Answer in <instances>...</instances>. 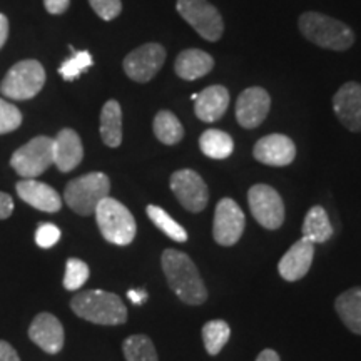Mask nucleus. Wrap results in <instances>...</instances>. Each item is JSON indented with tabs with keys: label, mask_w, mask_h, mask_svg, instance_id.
Masks as SVG:
<instances>
[{
	"label": "nucleus",
	"mask_w": 361,
	"mask_h": 361,
	"mask_svg": "<svg viewBox=\"0 0 361 361\" xmlns=\"http://www.w3.org/2000/svg\"><path fill=\"white\" fill-rule=\"evenodd\" d=\"M111 180L104 173H89L72 179L66 186L64 201L74 213L90 216L96 213L104 197L109 196Z\"/></svg>",
	"instance_id": "39448f33"
},
{
	"label": "nucleus",
	"mask_w": 361,
	"mask_h": 361,
	"mask_svg": "<svg viewBox=\"0 0 361 361\" xmlns=\"http://www.w3.org/2000/svg\"><path fill=\"white\" fill-rule=\"evenodd\" d=\"M0 361H20L17 351L12 348L11 343L0 340Z\"/></svg>",
	"instance_id": "e433bc0d"
},
{
	"label": "nucleus",
	"mask_w": 361,
	"mask_h": 361,
	"mask_svg": "<svg viewBox=\"0 0 361 361\" xmlns=\"http://www.w3.org/2000/svg\"><path fill=\"white\" fill-rule=\"evenodd\" d=\"M89 4L102 20H114L123 11L121 0H89Z\"/></svg>",
	"instance_id": "473e14b6"
},
{
	"label": "nucleus",
	"mask_w": 361,
	"mask_h": 361,
	"mask_svg": "<svg viewBox=\"0 0 361 361\" xmlns=\"http://www.w3.org/2000/svg\"><path fill=\"white\" fill-rule=\"evenodd\" d=\"M154 134L162 144L174 146L183 141L184 128L171 111H159L154 117Z\"/></svg>",
	"instance_id": "a878e982"
},
{
	"label": "nucleus",
	"mask_w": 361,
	"mask_h": 361,
	"mask_svg": "<svg viewBox=\"0 0 361 361\" xmlns=\"http://www.w3.org/2000/svg\"><path fill=\"white\" fill-rule=\"evenodd\" d=\"M298 25H300L301 34L310 42L328 49V51H348L355 44V32L345 22L323 16V13L305 12L300 17Z\"/></svg>",
	"instance_id": "7ed1b4c3"
},
{
	"label": "nucleus",
	"mask_w": 361,
	"mask_h": 361,
	"mask_svg": "<svg viewBox=\"0 0 361 361\" xmlns=\"http://www.w3.org/2000/svg\"><path fill=\"white\" fill-rule=\"evenodd\" d=\"M333 109L346 129L361 133V84H343L333 97Z\"/></svg>",
	"instance_id": "2eb2a0df"
},
{
	"label": "nucleus",
	"mask_w": 361,
	"mask_h": 361,
	"mask_svg": "<svg viewBox=\"0 0 361 361\" xmlns=\"http://www.w3.org/2000/svg\"><path fill=\"white\" fill-rule=\"evenodd\" d=\"M333 236V226L328 213L322 206H313L306 214L303 223V238L313 243H326Z\"/></svg>",
	"instance_id": "b1692460"
},
{
	"label": "nucleus",
	"mask_w": 361,
	"mask_h": 361,
	"mask_svg": "<svg viewBox=\"0 0 361 361\" xmlns=\"http://www.w3.org/2000/svg\"><path fill=\"white\" fill-rule=\"evenodd\" d=\"M59 239H61V229L51 223L40 224L37 228V233H35V243H37V246L44 247V250L56 246Z\"/></svg>",
	"instance_id": "72a5a7b5"
},
{
	"label": "nucleus",
	"mask_w": 361,
	"mask_h": 361,
	"mask_svg": "<svg viewBox=\"0 0 361 361\" xmlns=\"http://www.w3.org/2000/svg\"><path fill=\"white\" fill-rule=\"evenodd\" d=\"M22 124V114L16 106L0 97V134L12 133Z\"/></svg>",
	"instance_id": "2f4dec72"
},
{
	"label": "nucleus",
	"mask_w": 361,
	"mask_h": 361,
	"mask_svg": "<svg viewBox=\"0 0 361 361\" xmlns=\"http://www.w3.org/2000/svg\"><path fill=\"white\" fill-rule=\"evenodd\" d=\"M8 37V20L4 13H0V49L4 47Z\"/></svg>",
	"instance_id": "4c0bfd02"
},
{
	"label": "nucleus",
	"mask_w": 361,
	"mask_h": 361,
	"mask_svg": "<svg viewBox=\"0 0 361 361\" xmlns=\"http://www.w3.org/2000/svg\"><path fill=\"white\" fill-rule=\"evenodd\" d=\"M147 216L149 219L154 223L157 228L161 229L162 233L166 234V236L173 239V241H178V243H186L188 241V233L186 229L180 226L178 221H174L171 216L166 213L164 209L159 206H147Z\"/></svg>",
	"instance_id": "c85d7f7f"
},
{
	"label": "nucleus",
	"mask_w": 361,
	"mask_h": 361,
	"mask_svg": "<svg viewBox=\"0 0 361 361\" xmlns=\"http://www.w3.org/2000/svg\"><path fill=\"white\" fill-rule=\"evenodd\" d=\"M84 147L79 134L74 129H62L54 139V164L61 173H71L80 164Z\"/></svg>",
	"instance_id": "6ab92c4d"
},
{
	"label": "nucleus",
	"mask_w": 361,
	"mask_h": 361,
	"mask_svg": "<svg viewBox=\"0 0 361 361\" xmlns=\"http://www.w3.org/2000/svg\"><path fill=\"white\" fill-rule=\"evenodd\" d=\"M256 361H281V360H279V355L274 350H263L258 355Z\"/></svg>",
	"instance_id": "ea45409f"
},
{
	"label": "nucleus",
	"mask_w": 361,
	"mask_h": 361,
	"mask_svg": "<svg viewBox=\"0 0 361 361\" xmlns=\"http://www.w3.org/2000/svg\"><path fill=\"white\" fill-rule=\"evenodd\" d=\"M200 147L202 154L211 159H226L233 154L234 142L228 133L219 129H207L201 134Z\"/></svg>",
	"instance_id": "393cba45"
},
{
	"label": "nucleus",
	"mask_w": 361,
	"mask_h": 361,
	"mask_svg": "<svg viewBox=\"0 0 361 361\" xmlns=\"http://www.w3.org/2000/svg\"><path fill=\"white\" fill-rule=\"evenodd\" d=\"M314 258V245L308 239L301 238L296 241L290 250L284 252V256L279 261L278 271L283 279L286 281H298L303 276H306L311 268Z\"/></svg>",
	"instance_id": "f3484780"
},
{
	"label": "nucleus",
	"mask_w": 361,
	"mask_h": 361,
	"mask_svg": "<svg viewBox=\"0 0 361 361\" xmlns=\"http://www.w3.org/2000/svg\"><path fill=\"white\" fill-rule=\"evenodd\" d=\"M246 218L234 200L224 197L218 202L214 213L213 236L221 246H234L245 233Z\"/></svg>",
	"instance_id": "9d476101"
},
{
	"label": "nucleus",
	"mask_w": 361,
	"mask_h": 361,
	"mask_svg": "<svg viewBox=\"0 0 361 361\" xmlns=\"http://www.w3.org/2000/svg\"><path fill=\"white\" fill-rule=\"evenodd\" d=\"M128 298H129L130 301H133L134 305H142L144 301L147 300V293L144 291V290H139V291L130 290V291L128 293Z\"/></svg>",
	"instance_id": "58836bf2"
},
{
	"label": "nucleus",
	"mask_w": 361,
	"mask_h": 361,
	"mask_svg": "<svg viewBox=\"0 0 361 361\" xmlns=\"http://www.w3.org/2000/svg\"><path fill=\"white\" fill-rule=\"evenodd\" d=\"M101 137L106 146L119 147L123 142V111L117 101H107L101 112Z\"/></svg>",
	"instance_id": "5701e85b"
},
{
	"label": "nucleus",
	"mask_w": 361,
	"mask_h": 361,
	"mask_svg": "<svg viewBox=\"0 0 361 361\" xmlns=\"http://www.w3.org/2000/svg\"><path fill=\"white\" fill-rule=\"evenodd\" d=\"M179 16L201 35L202 39L216 42L224 32V22L221 13L207 0H178L176 4Z\"/></svg>",
	"instance_id": "6e6552de"
},
{
	"label": "nucleus",
	"mask_w": 361,
	"mask_h": 361,
	"mask_svg": "<svg viewBox=\"0 0 361 361\" xmlns=\"http://www.w3.org/2000/svg\"><path fill=\"white\" fill-rule=\"evenodd\" d=\"M214 67V59L200 49H186L176 59L174 71L178 78L184 80H196L209 74Z\"/></svg>",
	"instance_id": "412c9836"
},
{
	"label": "nucleus",
	"mask_w": 361,
	"mask_h": 361,
	"mask_svg": "<svg viewBox=\"0 0 361 361\" xmlns=\"http://www.w3.org/2000/svg\"><path fill=\"white\" fill-rule=\"evenodd\" d=\"M11 164L17 174L35 179L54 164V139L39 135L12 154Z\"/></svg>",
	"instance_id": "0eeeda50"
},
{
	"label": "nucleus",
	"mask_w": 361,
	"mask_h": 361,
	"mask_svg": "<svg viewBox=\"0 0 361 361\" xmlns=\"http://www.w3.org/2000/svg\"><path fill=\"white\" fill-rule=\"evenodd\" d=\"M171 189L180 206L191 213H201L209 201V191L204 179L192 169L176 171L171 176Z\"/></svg>",
	"instance_id": "9b49d317"
},
{
	"label": "nucleus",
	"mask_w": 361,
	"mask_h": 361,
	"mask_svg": "<svg viewBox=\"0 0 361 361\" xmlns=\"http://www.w3.org/2000/svg\"><path fill=\"white\" fill-rule=\"evenodd\" d=\"M17 194L20 200L44 213H57L62 207V200L56 189L35 179H24L17 183Z\"/></svg>",
	"instance_id": "a211bd4d"
},
{
	"label": "nucleus",
	"mask_w": 361,
	"mask_h": 361,
	"mask_svg": "<svg viewBox=\"0 0 361 361\" xmlns=\"http://www.w3.org/2000/svg\"><path fill=\"white\" fill-rule=\"evenodd\" d=\"M252 154L266 166L283 168V166H290L295 161L296 147L288 135L269 134L256 142Z\"/></svg>",
	"instance_id": "4468645a"
},
{
	"label": "nucleus",
	"mask_w": 361,
	"mask_h": 361,
	"mask_svg": "<svg viewBox=\"0 0 361 361\" xmlns=\"http://www.w3.org/2000/svg\"><path fill=\"white\" fill-rule=\"evenodd\" d=\"M29 338L45 353L57 355L64 348V326L54 314L40 313L30 324Z\"/></svg>",
	"instance_id": "dca6fc26"
},
{
	"label": "nucleus",
	"mask_w": 361,
	"mask_h": 361,
	"mask_svg": "<svg viewBox=\"0 0 361 361\" xmlns=\"http://www.w3.org/2000/svg\"><path fill=\"white\" fill-rule=\"evenodd\" d=\"M162 271L171 290L183 303L200 306L207 300V290L200 271L186 252L166 250L162 252Z\"/></svg>",
	"instance_id": "f257e3e1"
},
{
	"label": "nucleus",
	"mask_w": 361,
	"mask_h": 361,
	"mask_svg": "<svg viewBox=\"0 0 361 361\" xmlns=\"http://www.w3.org/2000/svg\"><path fill=\"white\" fill-rule=\"evenodd\" d=\"M229 336H231V328L223 319H213L202 326V341H204V348L211 356L221 353Z\"/></svg>",
	"instance_id": "bb28decb"
},
{
	"label": "nucleus",
	"mask_w": 361,
	"mask_h": 361,
	"mask_svg": "<svg viewBox=\"0 0 361 361\" xmlns=\"http://www.w3.org/2000/svg\"><path fill=\"white\" fill-rule=\"evenodd\" d=\"M89 279V266L82 259L71 258L66 263L64 288L69 291H78Z\"/></svg>",
	"instance_id": "c756f323"
},
{
	"label": "nucleus",
	"mask_w": 361,
	"mask_h": 361,
	"mask_svg": "<svg viewBox=\"0 0 361 361\" xmlns=\"http://www.w3.org/2000/svg\"><path fill=\"white\" fill-rule=\"evenodd\" d=\"M251 214L266 229H278L284 223V202L268 184H256L247 192Z\"/></svg>",
	"instance_id": "1a4fd4ad"
},
{
	"label": "nucleus",
	"mask_w": 361,
	"mask_h": 361,
	"mask_svg": "<svg viewBox=\"0 0 361 361\" xmlns=\"http://www.w3.org/2000/svg\"><path fill=\"white\" fill-rule=\"evenodd\" d=\"M166 51L161 44L151 42L134 49L124 59V72L135 82H149L164 66Z\"/></svg>",
	"instance_id": "f8f14e48"
},
{
	"label": "nucleus",
	"mask_w": 361,
	"mask_h": 361,
	"mask_svg": "<svg viewBox=\"0 0 361 361\" xmlns=\"http://www.w3.org/2000/svg\"><path fill=\"white\" fill-rule=\"evenodd\" d=\"M335 310L345 326L353 331L355 335H361V288L341 293L335 301Z\"/></svg>",
	"instance_id": "4be33fe9"
},
{
	"label": "nucleus",
	"mask_w": 361,
	"mask_h": 361,
	"mask_svg": "<svg viewBox=\"0 0 361 361\" xmlns=\"http://www.w3.org/2000/svg\"><path fill=\"white\" fill-rule=\"evenodd\" d=\"M271 107V97L263 87H250L236 102V119L245 129H255L263 124Z\"/></svg>",
	"instance_id": "ddd939ff"
},
{
	"label": "nucleus",
	"mask_w": 361,
	"mask_h": 361,
	"mask_svg": "<svg viewBox=\"0 0 361 361\" xmlns=\"http://www.w3.org/2000/svg\"><path fill=\"white\" fill-rule=\"evenodd\" d=\"M124 356L128 361H159L154 343L146 335H133L123 345Z\"/></svg>",
	"instance_id": "cd10ccee"
},
{
	"label": "nucleus",
	"mask_w": 361,
	"mask_h": 361,
	"mask_svg": "<svg viewBox=\"0 0 361 361\" xmlns=\"http://www.w3.org/2000/svg\"><path fill=\"white\" fill-rule=\"evenodd\" d=\"M71 308L79 318L94 324L116 326L128 319V308L123 300L114 293L89 290L75 295L71 301Z\"/></svg>",
	"instance_id": "f03ea898"
},
{
	"label": "nucleus",
	"mask_w": 361,
	"mask_h": 361,
	"mask_svg": "<svg viewBox=\"0 0 361 361\" xmlns=\"http://www.w3.org/2000/svg\"><path fill=\"white\" fill-rule=\"evenodd\" d=\"M229 106V92L224 85H209L197 94L194 112L202 123H214L226 114Z\"/></svg>",
	"instance_id": "aec40b11"
},
{
	"label": "nucleus",
	"mask_w": 361,
	"mask_h": 361,
	"mask_svg": "<svg viewBox=\"0 0 361 361\" xmlns=\"http://www.w3.org/2000/svg\"><path fill=\"white\" fill-rule=\"evenodd\" d=\"M96 221L106 241L117 246H128L135 238V221L130 211L114 197H104L96 207Z\"/></svg>",
	"instance_id": "20e7f679"
},
{
	"label": "nucleus",
	"mask_w": 361,
	"mask_h": 361,
	"mask_svg": "<svg viewBox=\"0 0 361 361\" xmlns=\"http://www.w3.org/2000/svg\"><path fill=\"white\" fill-rule=\"evenodd\" d=\"M45 71L37 61H20L7 72L0 84V92L13 101H27L42 90Z\"/></svg>",
	"instance_id": "423d86ee"
},
{
	"label": "nucleus",
	"mask_w": 361,
	"mask_h": 361,
	"mask_svg": "<svg viewBox=\"0 0 361 361\" xmlns=\"http://www.w3.org/2000/svg\"><path fill=\"white\" fill-rule=\"evenodd\" d=\"M13 213V201L7 192L0 191V219L11 218Z\"/></svg>",
	"instance_id": "f704fd0d"
},
{
	"label": "nucleus",
	"mask_w": 361,
	"mask_h": 361,
	"mask_svg": "<svg viewBox=\"0 0 361 361\" xmlns=\"http://www.w3.org/2000/svg\"><path fill=\"white\" fill-rule=\"evenodd\" d=\"M45 8H47L49 13H54V16H59V13L66 12L69 8L71 0H44Z\"/></svg>",
	"instance_id": "c9c22d12"
},
{
	"label": "nucleus",
	"mask_w": 361,
	"mask_h": 361,
	"mask_svg": "<svg viewBox=\"0 0 361 361\" xmlns=\"http://www.w3.org/2000/svg\"><path fill=\"white\" fill-rule=\"evenodd\" d=\"M90 66H92V56L87 51H74L72 57L62 62V66L59 67V74L66 80H74L82 72L87 71Z\"/></svg>",
	"instance_id": "7c9ffc66"
}]
</instances>
